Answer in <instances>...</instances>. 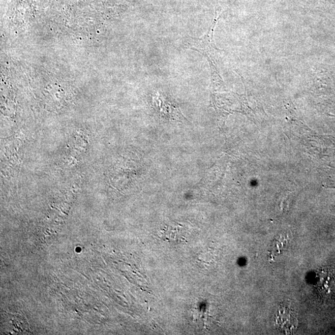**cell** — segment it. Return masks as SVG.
<instances>
[{"mask_svg": "<svg viewBox=\"0 0 335 335\" xmlns=\"http://www.w3.org/2000/svg\"><path fill=\"white\" fill-rule=\"evenodd\" d=\"M288 236L284 235H280L275 238L268 252L270 260L274 261L275 258L278 257L288 248Z\"/></svg>", "mask_w": 335, "mask_h": 335, "instance_id": "3", "label": "cell"}, {"mask_svg": "<svg viewBox=\"0 0 335 335\" xmlns=\"http://www.w3.org/2000/svg\"><path fill=\"white\" fill-rule=\"evenodd\" d=\"M276 323L280 330L285 334H292L296 330L298 320L293 310L281 305L276 315Z\"/></svg>", "mask_w": 335, "mask_h": 335, "instance_id": "2", "label": "cell"}, {"mask_svg": "<svg viewBox=\"0 0 335 335\" xmlns=\"http://www.w3.org/2000/svg\"><path fill=\"white\" fill-rule=\"evenodd\" d=\"M221 7L219 2L216 6V15L209 30L202 38H194L188 36L185 41V46L188 49H192L201 53L205 56L209 62L211 70V80L218 81L221 80L218 69V63L219 52L221 50L217 48L214 41V32L216 25L220 16Z\"/></svg>", "mask_w": 335, "mask_h": 335, "instance_id": "1", "label": "cell"}]
</instances>
